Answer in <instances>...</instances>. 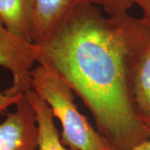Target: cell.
Returning <instances> with one entry per match:
<instances>
[{
	"instance_id": "1",
	"label": "cell",
	"mask_w": 150,
	"mask_h": 150,
	"mask_svg": "<svg viewBox=\"0 0 150 150\" xmlns=\"http://www.w3.org/2000/svg\"><path fill=\"white\" fill-rule=\"evenodd\" d=\"M149 43L145 17L105 16L98 5L85 4L34 47L36 63L55 71L80 98L97 130L118 150H132L149 138L133 93L134 69Z\"/></svg>"
},
{
	"instance_id": "2",
	"label": "cell",
	"mask_w": 150,
	"mask_h": 150,
	"mask_svg": "<svg viewBox=\"0 0 150 150\" xmlns=\"http://www.w3.org/2000/svg\"><path fill=\"white\" fill-rule=\"evenodd\" d=\"M31 88L48 103L60 121L61 140L69 150H118L79 111L74 93L55 71L43 65L34 67Z\"/></svg>"
},
{
	"instance_id": "3",
	"label": "cell",
	"mask_w": 150,
	"mask_h": 150,
	"mask_svg": "<svg viewBox=\"0 0 150 150\" xmlns=\"http://www.w3.org/2000/svg\"><path fill=\"white\" fill-rule=\"evenodd\" d=\"M35 64L34 44L15 37L0 22V66L13 76L12 85L4 91L7 94H24L32 88L31 72Z\"/></svg>"
},
{
	"instance_id": "4",
	"label": "cell",
	"mask_w": 150,
	"mask_h": 150,
	"mask_svg": "<svg viewBox=\"0 0 150 150\" xmlns=\"http://www.w3.org/2000/svg\"><path fill=\"white\" fill-rule=\"evenodd\" d=\"M0 150H38L36 114L24 95L0 123Z\"/></svg>"
},
{
	"instance_id": "5",
	"label": "cell",
	"mask_w": 150,
	"mask_h": 150,
	"mask_svg": "<svg viewBox=\"0 0 150 150\" xmlns=\"http://www.w3.org/2000/svg\"><path fill=\"white\" fill-rule=\"evenodd\" d=\"M33 43L44 42L78 7L98 4V0H32Z\"/></svg>"
},
{
	"instance_id": "6",
	"label": "cell",
	"mask_w": 150,
	"mask_h": 150,
	"mask_svg": "<svg viewBox=\"0 0 150 150\" xmlns=\"http://www.w3.org/2000/svg\"><path fill=\"white\" fill-rule=\"evenodd\" d=\"M24 97L30 103L36 114L38 150H67L56 127L54 112L48 103L32 88L24 93Z\"/></svg>"
},
{
	"instance_id": "7",
	"label": "cell",
	"mask_w": 150,
	"mask_h": 150,
	"mask_svg": "<svg viewBox=\"0 0 150 150\" xmlns=\"http://www.w3.org/2000/svg\"><path fill=\"white\" fill-rule=\"evenodd\" d=\"M0 22L13 35L33 43L32 0H0Z\"/></svg>"
},
{
	"instance_id": "8",
	"label": "cell",
	"mask_w": 150,
	"mask_h": 150,
	"mask_svg": "<svg viewBox=\"0 0 150 150\" xmlns=\"http://www.w3.org/2000/svg\"><path fill=\"white\" fill-rule=\"evenodd\" d=\"M133 93L140 117L150 118V43L145 48L134 69Z\"/></svg>"
},
{
	"instance_id": "9",
	"label": "cell",
	"mask_w": 150,
	"mask_h": 150,
	"mask_svg": "<svg viewBox=\"0 0 150 150\" xmlns=\"http://www.w3.org/2000/svg\"><path fill=\"white\" fill-rule=\"evenodd\" d=\"M133 0H98V4L108 15L126 13L134 5Z\"/></svg>"
},
{
	"instance_id": "10",
	"label": "cell",
	"mask_w": 150,
	"mask_h": 150,
	"mask_svg": "<svg viewBox=\"0 0 150 150\" xmlns=\"http://www.w3.org/2000/svg\"><path fill=\"white\" fill-rule=\"evenodd\" d=\"M24 94L11 96L5 92H0V112L4 111L11 105H16Z\"/></svg>"
},
{
	"instance_id": "11",
	"label": "cell",
	"mask_w": 150,
	"mask_h": 150,
	"mask_svg": "<svg viewBox=\"0 0 150 150\" xmlns=\"http://www.w3.org/2000/svg\"><path fill=\"white\" fill-rule=\"evenodd\" d=\"M141 119L143 121V123H144L145 127L147 130L149 131V139H147L144 141V143L140 144L139 145H138L137 147H135L134 149L132 150H150V118H144L141 117Z\"/></svg>"
},
{
	"instance_id": "12",
	"label": "cell",
	"mask_w": 150,
	"mask_h": 150,
	"mask_svg": "<svg viewBox=\"0 0 150 150\" xmlns=\"http://www.w3.org/2000/svg\"><path fill=\"white\" fill-rule=\"evenodd\" d=\"M134 4L139 5L144 13V17L150 21V0H133Z\"/></svg>"
}]
</instances>
